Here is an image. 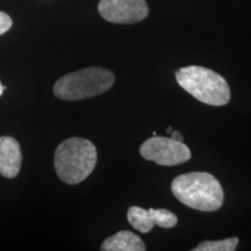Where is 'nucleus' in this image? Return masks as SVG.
<instances>
[{"label": "nucleus", "instance_id": "9b49d317", "mask_svg": "<svg viewBox=\"0 0 251 251\" xmlns=\"http://www.w3.org/2000/svg\"><path fill=\"white\" fill-rule=\"evenodd\" d=\"M12 24H13V21H12L11 17L4 12H0V35L11 29Z\"/></svg>", "mask_w": 251, "mask_h": 251}, {"label": "nucleus", "instance_id": "f8f14e48", "mask_svg": "<svg viewBox=\"0 0 251 251\" xmlns=\"http://www.w3.org/2000/svg\"><path fill=\"white\" fill-rule=\"evenodd\" d=\"M170 137H172V139H174V140H177V141H180V142H184L183 135H181L180 131H178V130L171 131Z\"/></svg>", "mask_w": 251, "mask_h": 251}, {"label": "nucleus", "instance_id": "f257e3e1", "mask_svg": "<svg viewBox=\"0 0 251 251\" xmlns=\"http://www.w3.org/2000/svg\"><path fill=\"white\" fill-rule=\"evenodd\" d=\"M171 191L177 200L197 211L215 212L224 205V188L208 172H190L178 176L172 181Z\"/></svg>", "mask_w": 251, "mask_h": 251}, {"label": "nucleus", "instance_id": "f03ea898", "mask_svg": "<svg viewBox=\"0 0 251 251\" xmlns=\"http://www.w3.org/2000/svg\"><path fill=\"white\" fill-rule=\"evenodd\" d=\"M97 149L91 141L70 137L63 141L55 151L54 165L59 179L75 185L85 180L97 164Z\"/></svg>", "mask_w": 251, "mask_h": 251}, {"label": "nucleus", "instance_id": "1a4fd4ad", "mask_svg": "<svg viewBox=\"0 0 251 251\" xmlns=\"http://www.w3.org/2000/svg\"><path fill=\"white\" fill-rule=\"evenodd\" d=\"M100 248L103 251H144L146 244L136 234L121 230L106 238Z\"/></svg>", "mask_w": 251, "mask_h": 251}, {"label": "nucleus", "instance_id": "7ed1b4c3", "mask_svg": "<svg viewBox=\"0 0 251 251\" xmlns=\"http://www.w3.org/2000/svg\"><path fill=\"white\" fill-rule=\"evenodd\" d=\"M176 79L187 93L206 105L224 106L230 100L227 80L207 68L197 65L181 68L176 71Z\"/></svg>", "mask_w": 251, "mask_h": 251}, {"label": "nucleus", "instance_id": "4468645a", "mask_svg": "<svg viewBox=\"0 0 251 251\" xmlns=\"http://www.w3.org/2000/svg\"><path fill=\"white\" fill-rule=\"evenodd\" d=\"M171 131H172V128H171V127H169V128H168V133H170V134H171Z\"/></svg>", "mask_w": 251, "mask_h": 251}, {"label": "nucleus", "instance_id": "ddd939ff", "mask_svg": "<svg viewBox=\"0 0 251 251\" xmlns=\"http://www.w3.org/2000/svg\"><path fill=\"white\" fill-rule=\"evenodd\" d=\"M4 90H5V86H2V84L0 83V97H1V94L4 93Z\"/></svg>", "mask_w": 251, "mask_h": 251}, {"label": "nucleus", "instance_id": "39448f33", "mask_svg": "<svg viewBox=\"0 0 251 251\" xmlns=\"http://www.w3.org/2000/svg\"><path fill=\"white\" fill-rule=\"evenodd\" d=\"M140 153L147 161L164 166L183 164L191 158L190 149L184 142L157 135L143 142L140 147Z\"/></svg>", "mask_w": 251, "mask_h": 251}, {"label": "nucleus", "instance_id": "9d476101", "mask_svg": "<svg viewBox=\"0 0 251 251\" xmlns=\"http://www.w3.org/2000/svg\"><path fill=\"white\" fill-rule=\"evenodd\" d=\"M237 244V237H229L221 241H205L193 248V251H234Z\"/></svg>", "mask_w": 251, "mask_h": 251}, {"label": "nucleus", "instance_id": "20e7f679", "mask_svg": "<svg viewBox=\"0 0 251 251\" xmlns=\"http://www.w3.org/2000/svg\"><path fill=\"white\" fill-rule=\"evenodd\" d=\"M114 81V74L107 69L86 68L59 78L54 86V94L68 101L93 98L112 89Z\"/></svg>", "mask_w": 251, "mask_h": 251}, {"label": "nucleus", "instance_id": "423d86ee", "mask_svg": "<svg viewBox=\"0 0 251 251\" xmlns=\"http://www.w3.org/2000/svg\"><path fill=\"white\" fill-rule=\"evenodd\" d=\"M98 11L112 24H135L149 14L146 0H100Z\"/></svg>", "mask_w": 251, "mask_h": 251}, {"label": "nucleus", "instance_id": "6e6552de", "mask_svg": "<svg viewBox=\"0 0 251 251\" xmlns=\"http://www.w3.org/2000/svg\"><path fill=\"white\" fill-rule=\"evenodd\" d=\"M23 153L14 137H0V174L6 178L17 177L21 168Z\"/></svg>", "mask_w": 251, "mask_h": 251}, {"label": "nucleus", "instance_id": "0eeeda50", "mask_svg": "<svg viewBox=\"0 0 251 251\" xmlns=\"http://www.w3.org/2000/svg\"><path fill=\"white\" fill-rule=\"evenodd\" d=\"M127 219L131 227L143 234L151 231L153 226L169 229L174 228L178 224L177 215L164 208L144 209L133 206L128 209Z\"/></svg>", "mask_w": 251, "mask_h": 251}]
</instances>
